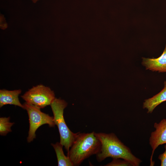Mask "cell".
<instances>
[{"label": "cell", "instance_id": "cell-1", "mask_svg": "<svg viewBox=\"0 0 166 166\" xmlns=\"http://www.w3.org/2000/svg\"><path fill=\"white\" fill-rule=\"evenodd\" d=\"M95 134L101 143L100 150L96 155L98 162L111 157L122 159L128 161L133 166H138L141 162V160L134 156L130 149L114 133L95 132Z\"/></svg>", "mask_w": 166, "mask_h": 166}, {"label": "cell", "instance_id": "cell-2", "mask_svg": "<svg viewBox=\"0 0 166 166\" xmlns=\"http://www.w3.org/2000/svg\"><path fill=\"white\" fill-rule=\"evenodd\" d=\"M101 143L95 132H79L67 153L73 165L79 166L85 159L99 152Z\"/></svg>", "mask_w": 166, "mask_h": 166}, {"label": "cell", "instance_id": "cell-3", "mask_svg": "<svg viewBox=\"0 0 166 166\" xmlns=\"http://www.w3.org/2000/svg\"><path fill=\"white\" fill-rule=\"evenodd\" d=\"M53 115L55 125L58 128L60 136V143L68 152L79 132H72L67 126L64 117V109L67 103L64 100L55 98L50 105Z\"/></svg>", "mask_w": 166, "mask_h": 166}, {"label": "cell", "instance_id": "cell-4", "mask_svg": "<svg viewBox=\"0 0 166 166\" xmlns=\"http://www.w3.org/2000/svg\"><path fill=\"white\" fill-rule=\"evenodd\" d=\"M23 105L29 117L30 127L27 141L30 143L36 138V132L40 126L48 124L50 127H54L55 124L53 117L42 112L40 108L26 102Z\"/></svg>", "mask_w": 166, "mask_h": 166}, {"label": "cell", "instance_id": "cell-5", "mask_svg": "<svg viewBox=\"0 0 166 166\" xmlns=\"http://www.w3.org/2000/svg\"><path fill=\"white\" fill-rule=\"evenodd\" d=\"M21 97L27 103L40 109L50 105L55 98L53 91L42 85L33 87Z\"/></svg>", "mask_w": 166, "mask_h": 166}, {"label": "cell", "instance_id": "cell-6", "mask_svg": "<svg viewBox=\"0 0 166 166\" xmlns=\"http://www.w3.org/2000/svg\"><path fill=\"white\" fill-rule=\"evenodd\" d=\"M154 126L156 130L151 133L149 140V144L152 149L150 158L151 166L154 164L152 159L156 149L159 145L166 144V119H163L158 123H155Z\"/></svg>", "mask_w": 166, "mask_h": 166}, {"label": "cell", "instance_id": "cell-7", "mask_svg": "<svg viewBox=\"0 0 166 166\" xmlns=\"http://www.w3.org/2000/svg\"><path fill=\"white\" fill-rule=\"evenodd\" d=\"M142 64L147 69L159 72H166V45L160 56L157 58H143Z\"/></svg>", "mask_w": 166, "mask_h": 166}, {"label": "cell", "instance_id": "cell-8", "mask_svg": "<svg viewBox=\"0 0 166 166\" xmlns=\"http://www.w3.org/2000/svg\"><path fill=\"white\" fill-rule=\"evenodd\" d=\"M21 89L8 90L5 89L0 90V107L9 104L17 106L23 109V105L19 101L18 96L21 93Z\"/></svg>", "mask_w": 166, "mask_h": 166}, {"label": "cell", "instance_id": "cell-9", "mask_svg": "<svg viewBox=\"0 0 166 166\" xmlns=\"http://www.w3.org/2000/svg\"><path fill=\"white\" fill-rule=\"evenodd\" d=\"M166 101V81L162 90L151 98L146 99L143 103V108L148 110V113H151L158 105Z\"/></svg>", "mask_w": 166, "mask_h": 166}, {"label": "cell", "instance_id": "cell-10", "mask_svg": "<svg viewBox=\"0 0 166 166\" xmlns=\"http://www.w3.org/2000/svg\"><path fill=\"white\" fill-rule=\"evenodd\" d=\"M55 152L57 160L58 166H73L69 158L65 156L63 150V146L60 142L51 144Z\"/></svg>", "mask_w": 166, "mask_h": 166}, {"label": "cell", "instance_id": "cell-11", "mask_svg": "<svg viewBox=\"0 0 166 166\" xmlns=\"http://www.w3.org/2000/svg\"><path fill=\"white\" fill-rule=\"evenodd\" d=\"M10 117L0 118V134L6 136L9 132H11V127L14 124V122H10Z\"/></svg>", "mask_w": 166, "mask_h": 166}, {"label": "cell", "instance_id": "cell-12", "mask_svg": "<svg viewBox=\"0 0 166 166\" xmlns=\"http://www.w3.org/2000/svg\"><path fill=\"white\" fill-rule=\"evenodd\" d=\"M105 166H132L128 161L123 160H121L119 158H114L110 162L108 163Z\"/></svg>", "mask_w": 166, "mask_h": 166}, {"label": "cell", "instance_id": "cell-13", "mask_svg": "<svg viewBox=\"0 0 166 166\" xmlns=\"http://www.w3.org/2000/svg\"><path fill=\"white\" fill-rule=\"evenodd\" d=\"M165 151L162 154L160 155L159 159L161 161V166H166V144L164 146Z\"/></svg>", "mask_w": 166, "mask_h": 166}, {"label": "cell", "instance_id": "cell-14", "mask_svg": "<svg viewBox=\"0 0 166 166\" xmlns=\"http://www.w3.org/2000/svg\"><path fill=\"white\" fill-rule=\"evenodd\" d=\"M31 0L33 3H36L39 0Z\"/></svg>", "mask_w": 166, "mask_h": 166}]
</instances>
